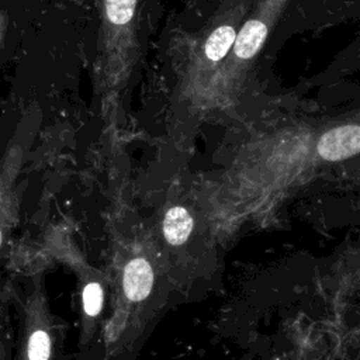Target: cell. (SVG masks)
<instances>
[{
    "label": "cell",
    "mask_w": 360,
    "mask_h": 360,
    "mask_svg": "<svg viewBox=\"0 0 360 360\" xmlns=\"http://www.w3.org/2000/svg\"><path fill=\"white\" fill-rule=\"evenodd\" d=\"M39 300L32 295L25 305V322L22 330V342L20 360H49L52 352V340L48 325L42 318Z\"/></svg>",
    "instance_id": "6da1fadb"
},
{
    "label": "cell",
    "mask_w": 360,
    "mask_h": 360,
    "mask_svg": "<svg viewBox=\"0 0 360 360\" xmlns=\"http://www.w3.org/2000/svg\"><path fill=\"white\" fill-rule=\"evenodd\" d=\"M360 148V128L356 124L340 125L325 132L316 145L322 159L329 162L354 156Z\"/></svg>",
    "instance_id": "7a4b0ae2"
},
{
    "label": "cell",
    "mask_w": 360,
    "mask_h": 360,
    "mask_svg": "<svg viewBox=\"0 0 360 360\" xmlns=\"http://www.w3.org/2000/svg\"><path fill=\"white\" fill-rule=\"evenodd\" d=\"M153 285V270L150 264L136 257L131 260L124 269V291L131 301L145 300Z\"/></svg>",
    "instance_id": "3957f363"
},
{
    "label": "cell",
    "mask_w": 360,
    "mask_h": 360,
    "mask_svg": "<svg viewBox=\"0 0 360 360\" xmlns=\"http://www.w3.org/2000/svg\"><path fill=\"white\" fill-rule=\"evenodd\" d=\"M267 35V27L260 20H249L242 30L239 31L238 37H235L233 51L235 55L240 59H250L253 58L262 48Z\"/></svg>",
    "instance_id": "277c9868"
},
{
    "label": "cell",
    "mask_w": 360,
    "mask_h": 360,
    "mask_svg": "<svg viewBox=\"0 0 360 360\" xmlns=\"http://www.w3.org/2000/svg\"><path fill=\"white\" fill-rule=\"evenodd\" d=\"M193 217L184 207H172L163 219V233L166 240L173 246L183 245L193 231Z\"/></svg>",
    "instance_id": "5b68a950"
},
{
    "label": "cell",
    "mask_w": 360,
    "mask_h": 360,
    "mask_svg": "<svg viewBox=\"0 0 360 360\" xmlns=\"http://www.w3.org/2000/svg\"><path fill=\"white\" fill-rule=\"evenodd\" d=\"M235 30L231 25H221L208 37L204 51L211 62H218L229 52L235 42Z\"/></svg>",
    "instance_id": "8992f818"
},
{
    "label": "cell",
    "mask_w": 360,
    "mask_h": 360,
    "mask_svg": "<svg viewBox=\"0 0 360 360\" xmlns=\"http://www.w3.org/2000/svg\"><path fill=\"white\" fill-rule=\"evenodd\" d=\"M136 0H105V13L115 25L127 24L135 11Z\"/></svg>",
    "instance_id": "52a82bcc"
},
{
    "label": "cell",
    "mask_w": 360,
    "mask_h": 360,
    "mask_svg": "<svg viewBox=\"0 0 360 360\" xmlns=\"http://www.w3.org/2000/svg\"><path fill=\"white\" fill-rule=\"evenodd\" d=\"M103 304V290L98 283H89L83 290V308L89 316H96Z\"/></svg>",
    "instance_id": "ba28073f"
},
{
    "label": "cell",
    "mask_w": 360,
    "mask_h": 360,
    "mask_svg": "<svg viewBox=\"0 0 360 360\" xmlns=\"http://www.w3.org/2000/svg\"><path fill=\"white\" fill-rule=\"evenodd\" d=\"M0 360H6V349H4V343H3L1 325H0Z\"/></svg>",
    "instance_id": "9c48e42d"
}]
</instances>
